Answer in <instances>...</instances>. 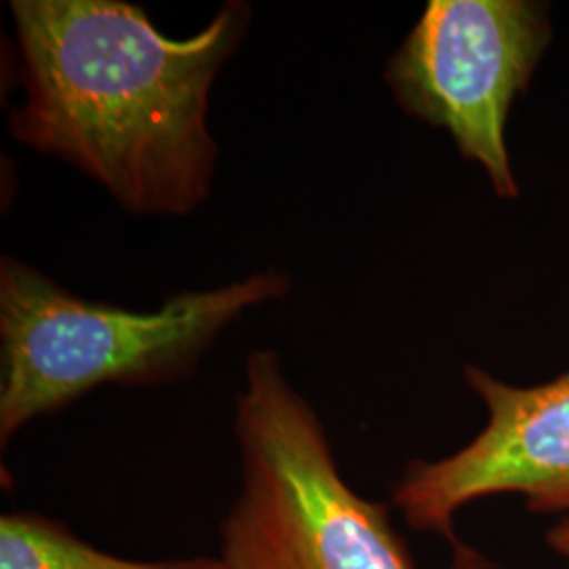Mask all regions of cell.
<instances>
[{
  "mask_svg": "<svg viewBox=\"0 0 569 569\" xmlns=\"http://www.w3.org/2000/svg\"><path fill=\"white\" fill-rule=\"evenodd\" d=\"M550 41L547 11L526 0H430L387 82L407 114L448 129L460 154L515 199L505 127Z\"/></svg>",
  "mask_w": 569,
  "mask_h": 569,
  "instance_id": "obj_4",
  "label": "cell"
},
{
  "mask_svg": "<svg viewBox=\"0 0 569 569\" xmlns=\"http://www.w3.org/2000/svg\"><path fill=\"white\" fill-rule=\"evenodd\" d=\"M234 435L241 489L220 531L226 569H416L387 505L348 486L274 350L244 361Z\"/></svg>",
  "mask_w": 569,
  "mask_h": 569,
  "instance_id": "obj_3",
  "label": "cell"
},
{
  "mask_svg": "<svg viewBox=\"0 0 569 569\" xmlns=\"http://www.w3.org/2000/svg\"><path fill=\"white\" fill-rule=\"evenodd\" d=\"M0 569H226L220 557L136 561L96 549L66 523L37 512L0 517Z\"/></svg>",
  "mask_w": 569,
  "mask_h": 569,
  "instance_id": "obj_6",
  "label": "cell"
},
{
  "mask_svg": "<svg viewBox=\"0 0 569 569\" xmlns=\"http://www.w3.org/2000/svg\"><path fill=\"white\" fill-rule=\"evenodd\" d=\"M465 376L488 406V427L443 460L411 462L392 491L409 528L448 538L456 569L479 561L453 533L456 512L475 500L521 493L533 512L569 515V371L531 388L498 382L479 367H465Z\"/></svg>",
  "mask_w": 569,
  "mask_h": 569,
  "instance_id": "obj_5",
  "label": "cell"
},
{
  "mask_svg": "<svg viewBox=\"0 0 569 569\" xmlns=\"http://www.w3.org/2000/svg\"><path fill=\"white\" fill-rule=\"evenodd\" d=\"M549 545L569 561V515L549 531Z\"/></svg>",
  "mask_w": 569,
  "mask_h": 569,
  "instance_id": "obj_7",
  "label": "cell"
},
{
  "mask_svg": "<svg viewBox=\"0 0 569 569\" xmlns=\"http://www.w3.org/2000/svg\"><path fill=\"white\" fill-rule=\"evenodd\" d=\"M23 102L16 142L102 183L138 216H188L218 167L209 96L251 23L228 0L201 32L171 39L122 0H11Z\"/></svg>",
  "mask_w": 569,
  "mask_h": 569,
  "instance_id": "obj_1",
  "label": "cell"
},
{
  "mask_svg": "<svg viewBox=\"0 0 569 569\" xmlns=\"http://www.w3.org/2000/svg\"><path fill=\"white\" fill-rule=\"evenodd\" d=\"M264 270L183 291L142 312L84 300L16 258L0 262V448L32 420L100 387H159L188 378L244 310L287 296Z\"/></svg>",
  "mask_w": 569,
  "mask_h": 569,
  "instance_id": "obj_2",
  "label": "cell"
}]
</instances>
